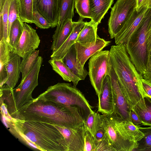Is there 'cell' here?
I'll return each mask as SVG.
<instances>
[{
    "instance_id": "6da1fadb",
    "label": "cell",
    "mask_w": 151,
    "mask_h": 151,
    "mask_svg": "<svg viewBox=\"0 0 151 151\" xmlns=\"http://www.w3.org/2000/svg\"><path fill=\"white\" fill-rule=\"evenodd\" d=\"M109 51L110 60L122 91L130 108L146 107L141 74L132 62L125 46L113 45Z\"/></svg>"
},
{
    "instance_id": "7a4b0ae2",
    "label": "cell",
    "mask_w": 151,
    "mask_h": 151,
    "mask_svg": "<svg viewBox=\"0 0 151 151\" xmlns=\"http://www.w3.org/2000/svg\"><path fill=\"white\" fill-rule=\"evenodd\" d=\"M7 128L15 137L33 149L44 151H67L64 138L53 124L16 119Z\"/></svg>"
},
{
    "instance_id": "3957f363",
    "label": "cell",
    "mask_w": 151,
    "mask_h": 151,
    "mask_svg": "<svg viewBox=\"0 0 151 151\" xmlns=\"http://www.w3.org/2000/svg\"><path fill=\"white\" fill-rule=\"evenodd\" d=\"M19 115L20 119L73 128L83 126L85 123L77 108L36 98Z\"/></svg>"
},
{
    "instance_id": "277c9868",
    "label": "cell",
    "mask_w": 151,
    "mask_h": 151,
    "mask_svg": "<svg viewBox=\"0 0 151 151\" xmlns=\"http://www.w3.org/2000/svg\"><path fill=\"white\" fill-rule=\"evenodd\" d=\"M52 101L78 109L84 122L89 115L94 112L84 94L71 84L58 83L49 86L46 90L36 98Z\"/></svg>"
},
{
    "instance_id": "5b68a950",
    "label": "cell",
    "mask_w": 151,
    "mask_h": 151,
    "mask_svg": "<svg viewBox=\"0 0 151 151\" xmlns=\"http://www.w3.org/2000/svg\"><path fill=\"white\" fill-rule=\"evenodd\" d=\"M151 25V8H150L139 26L124 46L132 62L142 76L147 68L150 57L146 40L147 32Z\"/></svg>"
},
{
    "instance_id": "8992f818",
    "label": "cell",
    "mask_w": 151,
    "mask_h": 151,
    "mask_svg": "<svg viewBox=\"0 0 151 151\" xmlns=\"http://www.w3.org/2000/svg\"><path fill=\"white\" fill-rule=\"evenodd\" d=\"M100 117L99 128L104 131L115 151H132L137 147V142L127 131L123 121L117 114H100Z\"/></svg>"
},
{
    "instance_id": "52a82bcc",
    "label": "cell",
    "mask_w": 151,
    "mask_h": 151,
    "mask_svg": "<svg viewBox=\"0 0 151 151\" xmlns=\"http://www.w3.org/2000/svg\"><path fill=\"white\" fill-rule=\"evenodd\" d=\"M43 58L39 56L32 69L21 81L20 84L13 89L14 96L15 104L19 115L34 101L32 93L38 85V78Z\"/></svg>"
},
{
    "instance_id": "ba28073f",
    "label": "cell",
    "mask_w": 151,
    "mask_h": 151,
    "mask_svg": "<svg viewBox=\"0 0 151 151\" xmlns=\"http://www.w3.org/2000/svg\"><path fill=\"white\" fill-rule=\"evenodd\" d=\"M88 64L90 80L99 99L104 78L112 68L109 51L102 50L95 54L90 58Z\"/></svg>"
},
{
    "instance_id": "9c48e42d",
    "label": "cell",
    "mask_w": 151,
    "mask_h": 151,
    "mask_svg": "<svg viewBox=\"0 0 151 151\" xmlns=\"http://www.w3.org/2000/svg\"><path fill=\"white\" fill-rule=\"evenodd\" d=\"M136 8V0H117L111 9L108 21V32L111 39L130 18Z\"/></svg>"
},
{
    "instance_id": "30bf717a",
    "label": "cell",
    "mask_w": 151,
    "mask_h": 151,
    "mask_svg": "<svg viewBox=\"0 0 151 151\" xmlns=\"http://www.w3.org/2000/svg\"><path fill=\"white\" fill-rule=\"evenodd\" d=\"M40 40L36 30L26 23H24L23 33L18 41L11 49L23 58L30 52L38 47Z\"/></svg>"
},
{
    "instance_id": "8fae6325",
    "label": "cell",
    "mask_w": 151,
    "mask_h": 151,
    "mask_svg": "<svg viewBox=\"0 0 151 151\" xmlns=\"http://www.w3.org/2000/svg\"><path fill=\"white\" fill-rule=\"evenodd\" d=\"M142 6L138 11L136 9L132 16L114 37L116 45H125L131 37L138 28L148 9Z\"/></svg>"
},
{
    "instance_id": "7c38bea8",
    "label": "cell",
    "mask_w": 151,
    "mask_h": 151,
    "mask_svg": "<svg viewBox=\"0 0 151 151\" xmlns=\"http://www.w3.org/2000/svg\"><path fill=\"white\" fill-rule=\"evenodd\" d=\"M53 125L63 135L67 151H83L84 135L86 130L84 124L75 128Z\"/></svg>"
},
{
    "instance_id": "4fadbf2b",
    "label": "cell",
    "mask_w": 151,
    "mask_h": 151,
    "mask_svg": "<svg viewBox=\"0 0 151 151\" xmlns=\"http://www.w3.org/2000/svg\"><path fill=\"white\" fill-rule=\"evenodd\" d=\"M109 76L110 78L115 103V110L114 112L121 117L123 121H131L130 113L132 110L129 107L122 91L112 66Z\"/></svg>"
},
{
    "instance_id": "5bb4252c",
    "label": "cell",
    "mask_w": 151,
    "mask_h": 151,
    "mask_svg": "<svg viewBox=\"0 0 151 151\" xmlns=\"http://www.w3.org/2000/svg\"><path fill=\"white\" fill-rule=\"evenodd\" d=\"M33 9L37 10L50 24L57 27L59 21V0H33Z\"/></svg>"
},
{
    "instance_id": "9a60e30c",
    "label": "cell",
    "mask_w": 151,
    "mask_h": 151,
    "mask_svg": "<svg viewBox=\"0 0 151 151\" xmlns=\"http://www.w3.org/2000/svg\"><path fill=\"white\" fill-rule=\"evenodd\" d=\"M98 107V111L102 114H110L115 111V103L109 76H106L104 80Z\"/></svg>"
},
{
    "instance_id": "2e32d148",
    "label": "cell",
    "mask_w": 151,
    "mask_h": 151,
    "mask_svg": "<svg viewBox=\"0 0 151 151\" xmlns=\"http://www.w3.org/2000/svg\"><path fill=\"white\" fill-rule=\"evenodd\" d=\"M97 35L96 43L87 46L82 45L78 42L75 43L78 63L83 67L88 60L93 55L102 50L110 43Z\"/></svg>"
},
{
    "instance_id": "e0dca14e",
    "label": "cell",
    "mask_w": 151,
    "mask_h": 151,
    "mask_svg": "<svg viewBox=\"0 0 151 151\" xmlns=\"http://www.w3.org/2000/svg\"><path fill=\"white\" fill-rule=\"evenodd\" d=\"M74 27L70 35L58 49L52 53L51 58L62 60L70 48L76 42L78 34L85 25V22L80 17L78 21L74 22Z\"/></svg>"
},
{
    "instance_id": "ac0fdd59",
    "label": "cell",
    "mask_w": 151,
    "mask_h": 151,
    "mask_svg": "<svg viewBox=\"0 0 151 151\" xmlns=\"http://www.w3.org/2000/svg\"><path fill=\"white\" fill-rule=\"evenodd\" d=\"M21 58L17 54L11 52L9 60L6 66L7 78L5 84L12 89L15 87L20 78Z\"/></svg>"
},
{
    "instance_id": "d6986e66",
    "label": "cell",
    "mask_w": 151,
    "mask_h": 151,
    "mask_svg": "<svg viewBox=\"0 0 151 151\" xmlns=\"http://www.w3.org/2000/svg\"><path fill=\"white\" fill-rule=\"evenodd\" d=\"M62 60L71 72L81 80H84L88 72L77 61L74 44L70 48Z\"/></svg>"
},
{
    "instance_id": "ffe728a7",
    "label": "cell",
    "mask_w": 151,
    "mask_h": 151,
    "mask_svg": "<svg viewBox=\"0 0 151 151\" xmlns=\"http://www.w3.org/2000/svg\"><path fill=\"white\" fill-rule=\"evenodd\" d=\"M75 0H59V21L52 39L55 37L64 22L68 19H72Z\"/></svg>"
},
{
    "instance_id": "44dd1931",
    "label": "cell",
    "mask_w": 151,
    "mask_h": 151,
    "mask_svg": "<svg viewBox=\"0 0 151 151\" xmlns=\"http://www.w3.org/2000/svg\"><path fill=\"white\" fill-rule=\"evenodd\" d=\"M0 87V102L5 105L9 114L13 119H20L14 98L13 89L6 84Z\"/></svg>"
},
{
    "instance_id": "7402d4cb",
    "label": "cell",
    "mask_w": 151,
    "mask_h": 151,
    "mask_svg": "<svg viewBox=\"0 0 151 151\" xmlns=\"http://www.w3.org/2000/svg\"><path fill=\"white\" fill-rule=\"evenodd\" d=\"M52 70L65 81L72 82L76 87L80 79L75 76L65 64L62 60L51 58L48 61Z\"/></svg>"
},
{
    "instance_id": "603a6c76",
    "label": "cell",
    "mask_w": 151,
    "mask_h": 151,
    "mask_svg": "<svg viewBox=\"0 0 151 151\" xmlns=\"http://www.w3.org/2000/svg\"><path fill=\"white\" fill-rule=\"evenodd\" d=\"M98 24L93 22H85V25L79 33L76 42L84 46L95 44L97 36Z\"/></svg>"
},
{
    "instance_id": "cb8c5ba5",
    "label": "cell",
    "mask_w": 151,
    "mask_h": 151,
    "mask_svg": "<svg viewBox=\"0 0 151 151\" xmlns=\"http://www.w3.org/2000/svg\"><path fill=\"white\" fill-rule=\"evenodd\" d=\"M114 0H89L92 14L91 21L98 24L111 8Z\"/></svg>"
},
{
    "instance_id": "d4e9b609",
    "label": "cell",
    "mask_w": 151,
    "mask_h": 151,
    "mask_svg": "<svg viewBox=\"0 0 151 151\" xmlns=\"http://www.w3.org/2000/svg\"><path fill=\"white\" fill-rule=\"evenodd\" d=\"M10 52L9 42L3 38L0 40V87L4 85L6 81V66L9 60Z\"/></svg>"
},
{
    "instance_id": "484cf974",
    "label": "cell",
    "mask_w": 151,
    "mask_h": 151,
    "mask_svg": "<svg viewBox=\"0 0 151 151\" xmlns=\"http://www.w3.org/2000/svg\"><path fill=\"white\" fill-rule=\"evenodd\" d=\"M74 25L72 19H68L64 22L57 35L52 39L51 47L52 53L58 50L66 40L71 33Z\"/></svg>"
},
{
    "instance_id": "4316f807",
    "label": "cell",
    "mask_w": 151,
    "mask_h": 151,
    "mask_svg": "<svg viewBox=\"0 0 151 151\" xmlns=\"http://www.w3.org/2000/svg\"><path fill=\"white\" fill-rule=\"evenodd\" d=\"M18 1L20 19L24 23H33V0H18Z\"/></svg>"
},
{
    "instance_id": "83f0119b",
    "label": "cell",
    "mask_w": 151,
    "mask_h": 151,
    "mask_svg": "<svg viewBox=\"0 0 151 151\" xmlns=\"http://www.w3.org/2000/svg\"><path fill=\"white\" fill-rule=\"evenodd\" d=\"M24 29V22L19 18L16 19L12 24L9 35V44L11 49L20 38Z\"/></svg>"
},
{
    "instance_id": "f1b7e54d",
    "label": "cell",
    "mask_w": 151,
    "mask_h": 151,
    "mask_svg": "<svg viewBox=\"0 0 151 151\" xmlns=\"http://www.w3.org/2000/svg\"><path fill=\"white\" fill-rule=\"evenodd\" d=\"M11 1L6 0L3 8L0 11V40L4 38L8 42V15Z\"/></svg>"
},
{
    "instance_id": "f546056e",
    "label": "cell",
    "mask_w": 151,
    "mask_h": 151,
    "mask_svg": "<svg viewBox=\"0 0 151 151\" xmlns=\"http://www.w3.org/2000/svg\"><path fill=\"white\" fill-rule=\"evenodd\" d=\"M39 50H35L29 53L22 58L20 67L21 72L22 74L21 80L24 78L32 68L39 56Z\"/></svg>"
},
{
    "instance_id": "4dcf8cb0",
    "label": "cell",
    "mask_w": 151,
    "mask_h": 151,
    "mask_svg": "<svg viewBox=\"0 0 151 151\" xmlns=\"http://www.w3.org/2000/svg\"><path fill=\"white\" fill-rule=\"evenodd\" d=\"M146 107L143 109H133L145 126H151V98L146 96L145 98Z\"/></svg>"
},
{
    "instance_id": "1f68e13d",
    "label": "cell",
    "mask_w": 151,
    "mask_h": 151,
    "mask_svg": "<svg viewBox=\"0 0 151 151\" xmlns=\"http://www.w3.org/2000/svg\"><path fill=\"white\" fill-rule=\"evenodd\" d=\"M138 128L144 136L137 141L138 146L132 151H151V126L147 127H139Z\"/></svg>"
},
{
    "instance_id": "d6a6232c",
    "label": "cell",
    "mask_w": 151,
    "mask_h": 151,
    "mask_svg": "<svg viewBox=\"0 0 151 151\" xmlns=\"http://www.w3.org/2000/svg\"><path fill=\"white\" fill-rule=\"evenodd\" d=\"M100 114L99 113L95 112L91 113L84 123L86 130L88 131L95 138L99 128Z\"/></svg>"
},
{
    "instance_id": "836d02e7",
    "label": "cell",
    "mask_w": 151,
    "mask_h": 151,
    "mask_svg": "<svg viewBox=\"0 0 151 151\" xmlns=\"http://www.w3.org/2000/svg\"><path fill=\"white\" fill-rule=\"evenodd\" d=\"M75 8L80 18L92 19L89 0H75Z\"/></svg>"
},
{
    "instance_id": "e575fe53",
    "label": "cell",
    "mask_w": 151,
    "mask_h": 151,
    "mask_svg": "<svg viewBox=\"0 0 151 151\" xmlns=\"http://www.w3.org/2000/svg\"><path fill=\"white\" fill-rule=\"evenodd\" d=\"M19 4L18 0H12L9 6L8 15V37L12 24L16 19L19 18Z\"/></svg>"
},
{
    "instance_id": "d590c367",
    "label": "cell",
    "mask_w": 151,
    "mask_h": 151,
    "mask_svg": "<svg viewBox=\"0 0 151 151\" xmlns=\"http://www.w3.org/2000/svg\"><path fill=\"white\" fill-rule=\"evenodd\" d=\"M123 123L127 131L137 142L144 136V134L139 129L137 126L134 125L131 121H123Z\"/></svg>"
},
{
    "instance_id": "8d00e7d4",
    "label": "cell",
    "mask_w": 151,
    "mask_h": 151,
    "mask_svg": "<svg viewBox=\"0 0 151 151\" xmlns=\"http://www.w3.org/2000/svg\"><path fill=\"white\" fill-rule=\"evenodd\" d=\"M33 23L38 27L42 29H48L51 27L50 22L37 10L33 9Z\"/></svg>"
},
{
    "instance_id": "74e56055",
    "label": "cell",
    "mask_w": 151,
    "mask_h": 151,
    "mask_svg": "<svg viewBox=\"0 0 151 151\" xmlns=\"http://www.w3.org/2000/svg\"><path fill=\"white\" fill-rule=\"evenodd\" d=\"M83 151H96L97 142L94 137L86 130L84 135Z\"/></svg>"
},
{
    "instance_id": "f35d334b",
    "label": "cell",
    "mask_w": 151,
    "mask_h": 151,
    "mask_svg": "<svg viewBox=\"0 0 151 151\" xmlns=\"http://www.w3.org/2000/svg\"><path fill=\"white\" fill-rule=\"evenodd\" d=\"M96 151H115L105 133L101 140L97 143Z\"/></svg>"
},
{
    "instance_id": "ab89813d",
    "label": "cell",
    "mask_w": 151,
    "mask_h": 151,
    "mask_svg": "<svg viewBox=\"0 0 151 151\" xmlns=\"http://www.w3.org/2000/svg\"><path fill=\"white\" fill-rule=\"evenodd\" d=\"M142 76L144 79L151 83V56H150L147 66Z\"/></svg>"
},
{
    "instance_id": "60d3db41",
    "label": "cell",
    "mask_w": 151,
    "mask_h": 151,
    "mask_svg": "<svg viewBox=\"0 0 151 151\" xmlns=\"http://www.w3.org/2000/svg\"><path fill=\"white\" fill-rule=\"evenodd\" d=\"M142 83L143 89L147 96L151 98V83L142 78Z\"/></svg>"
},
{
    "instance_id": "b9f144b4",
    "label": "cell",
    "mask_w": 151,
    "mask_h": 151,
    "mask_svg": "<svg viewBox=\"0 0 151 151\" xmlns=\"http://www.w3.org/2000/svg\"><path fill=\"white\" fill-rule=\"evenodd\" d=\"M131 120L132 123L135 126H137L142 124V122L137 114L133 110L130 113Z\"/></svg>"
},
{
    "instance_id": "7bdbcfd3",
    "label": "cell",
    "mask_w": 151,
    "mask_h": 151,
    "mask_svg": "<svg viewBox=\"0 0 151 151\" xmlns=\"http://www.w3.org/2000/svg\"><path fill=\"white\" fill-rule=\"evenodd\" d=\"M146 42L148 50L150 54L151 50V25L147 32Z\"/></svg>"
},
{
    "instance_id": "ee69618b",
    "label": "cell",
    "mask_w": 151,
    "mask_h": 151,
    "mask_svg": "<svg viewBox=\"0 0 151 151\" xmlns=\"http://www.w3.org/2000/svg\"><path fill=\"white\" fill-rule=\"evenodd\" d=\"M104 134V131L101 128H99L96 133L95 137L97 143L101 140Z\"/></svg>"
},
{
    "instance_id": "f6af8a7d",
    "label": "cell",
    "mask_w": 151,
    "mask_h": 151,
    "mask_svg": "<svg viewBox=\"0 0 151 151\" xmlns=\"http://www.w3.org/2000/svg\"><path fill=\"white\" fill-rule=\"evenodd\" d=\"M148 0H136V8L137 11L142 6H145Z\"/></svg>"
},
{
    "instance_id": "bcb514c9",
    "label": "cell",
    "mask_w": 151,
    "mask_h": 151,
    "mask_svg": "<svg viewBox=\"0 0 151 151\" xmlns=\"http://www.w3.org/2000/svg\"><path fill=\"white\" fill-rule=\"evenodd\" d=\"M6 0H0V11L3 8Z\"/></svg>"
},
{
    "instance_id": "7dc6e473",
    "label": "cell",
    "mask_w": 151,
    "mask_h": 151,
    "mask_svg": "<svg viewBox=\"0 0 151 151\" xmlns=\"http://www.w3.org/2000/svg\"><path fill=\"white\" fill-rule=\"evenodd\" d=\"M148 8H151V0H148V1L145 5Z\"/></svg>"
},
{
    "instance_id": "c3c4849f",
    "label": "cell",
    "mask_w": 151,
    "mask_h": 151,
    "mask_svg": "<svg viewBox=\"0 0 151 151\" xmlns=\"http://www.w3.org/2000/svg\"><path fill=\"white\" fill-rule=\"evenodd\" d=\"M151 56V50L150 52V56Z\"/></svg>"
}]
</instances>
